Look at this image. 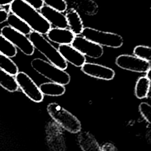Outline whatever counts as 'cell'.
<instances>
[{
  "label": "cell",
  "instance_id": "6da1fadb",
  "mask_svg": "<svg viewBox=\"0 0 151 151\" xmlns=\"http://www.w3.org/2000/svg\"><path fill=\"white\" fill-rule=\"evenodd\" d=\"M9 9L11 13L24 21L34 31L43 35L51 28V25L37 9L23 0H14Z\"/></svg>",
  "mask_w": 151,
  "mask_h": 151
},
{
  "label": "cell",
  "instance_id": "7a4b0ae2",
  "mask_svg": "<svg viewBox=\"0 0 151 151\" xmlns=\"http://www.w3.org/2000/svg\"><path fill=\"white\" fill-rule=\"evenodd\" d=\"M28 38L34 48L44 55L48 62L62 70L67 68L68 64L61 55L58 49L42 34L32 31L28 35Z\"/></svg>",
  "mask_w": 151,
  "mask_h": 151
},
{
  "label": "cell",
  "instance_id": "3957f363",
  "mask_svg": "<svg viewBox=\"0 0 151 151\" xmlns=\"http://www.w3.org/2000/svg\"><path fill=\"white\" fill-rule=\"evenodd\" d=\"M47 109L50 117L60 127L71 133L80 132L81 124L80 120L59 104L51 103L48 104Z\"/></svg>",
  "mask_w": 151,
  "mask_h": 151
},
{
  "label": "cell",
  "instance_id": "277c9868",
  "mask_svg": "<svg viewBox=\"0 0 151 151\" xmlns=\"http://www.w3.org/2000/svg\"><path fill=\"white\" fill-rule=\"evenodd\" d=\"M31 65L35 71L51 82L65 86L71 80L70 76L64 70H62L43 59L40 58L33 59L31 61Z\"/></svg>",
  "mask_w": 151,
  "mask_h": 151
},
{
  "label": "cell",
  "instance_id": "5b68a950",
  "mask_svg": "<svg viewBox=\"0 0 151 151\" xmlns=\"http://www.w3.org/2000/svg\"><path fill=\"white\" fill-rule=\"evenodd\" d=\"M81 34L83 37L101 46L118 48L123 44V37L113 32H106L90 27H84Z\"/></svg>",
  "mask_w": 151,
  "mask_h": 151
},
{
  "label": "cell",
  "instance_id": "8992f818",
  "mask_svg": "<svg viewBox=\"0 0 151 151\" xmlns=\"http://www.w3.org/2000/svg\"><path fill=\"white\" fill-rule=\"evenodd\" d=\"M1 34L26 55H32L35 48L28 37L8 25L3 27Z\"/></svg>",
  "mask_w": 151,
  "mask_h": 151
},
{
  "label": "cell",
  "instance_id": "52a82bcc",
  "mask_svg": "<svg viewBox=\"0 0 151 151\" xmlns=\"http://www.w3.org/2000/svg\"><path fill=\"white\" fill-rule=\"evenodd\" d=\"M15 78L18 87L31 100L35 103H40L43 100L44 95L40 87L27 74L18 71Z\"/></svg>",
  "mask_w": 151,
  "mask_h": 151
},
{
  "label": "cell",
  "instance_id": "ba28073f",
  "mask_svg": "<svg viewBox=\"0 0 151 151\" xmlns=\"http://www.w3.org/2000/svg\"><path fill=\"white\" fill-rule=\"evenodd\" d=\"M115 63L122 69L135 73H146L150 70V62L133 55H120L116 58Z\"/></svg>",
  "mask_w": 151,
  "mask_h": 151
},
{
  "label": "cell",
  "instance_id": "9c48e42d",
  "mask_svg": "<svg viewBox=\"0 0 151 151\" xmlns=\"http://www.w3.org/2000/svg\"><path fill=\"white\" fill-rule=\"evenodd\" d=\"M71 45L84 56L91 58H100L104 54L102 46L83 37L75 35Z\"/></svg>",
  "mask_w": 151,
  "mask_h": 151
},
{
  "label": "cell",
  "instance_id": "30bf717a",
  "mask_svg": "<svg viewBox=\"0 0 151 151\" xmlns=\"http://www.w3.org/2000/svg\"><path fill=\"white\" fill-rule=\"evenodd\" d=\"M81 70L86 75L103 80H113L115 76L114 71L108 67L93 63H85Z\"/></svg>",
  "mask_w": 151,
  "mask_h": 151
},
{
  "label": "cell",
  "instance_id": "8fae6325",
  "mask_svg": "<svg viewBox=\"0 0 151 151\" xmlns=\"http://www.w3.org/2000/svg\"><path fill=\"white\" fill-rule=\"evenodd\" d=\"M47 125V142L51 151H64L65 141L60 127L52 122Z\"/></svg>",
  "mask_w": 151,
  "mask_h": 151
},
{
  "label": "cell",
  "instance_id": "7c38bea8",
  "mask_svg": "<svg viewBox=\"0 0 151 151\" xmlns=\"http://www.w3.org/2000/svg\"><path fill=\"white\" fill-rule=\"evenodd\" d=\"M58 50L67 63L81 67L86 61V57L70 44L59 45Z\"/></svg>",
  "mask_w": 151,
  "mask_h": 151
},
{
  "label": "cell",
  "instance_id": "4fadbf2b",
  "mask_svg": "<svg viewBox=\"0 0 151 151\" xmlns=\"http://www.w3.org/2000/svg\"><path fill=\"white\" fill-rule=\"evenodd\" d=\"M39 10L41 14L51 25L60 28H67L68 27L65 16L63 12L47 5H43Z\"/></svg>",
  "mask_w": 151,
  "mask_h": 151
},
{
  "label": "cell",
  "instance_id": "5bb4252c",
  "mask_svg": "<svg viewBox=\"0 0 151 151\" xmlns=\"http://www.w3.org/2000/svg\"><path fill=\"white\" fill-rule=\"evenodd\" d=\"M47 38L51 42L63 44H71L75 35L67 28H51L46 34Z\"/></svg>",
  "mask_w": 151,
  "mask_h": 151
},
{
  "label": "cell",
  "instance_id": "9a60e30c",
  "mask_svg": "<svg viewBox=\"0 0 151 151\" xmlns=\"http://www.w3.org/2000/svg\"><path fill=\"white\" fill-rule=\"evenodd\" d=\"M65 16L67 21L69 29L75 35L81 34L84 28L83 22L78 11L73 8L67 9Z\"/></svg>",
  "mask_w": 151,
  "mask_h": 151
},
{
  "label": "cell",
  "instance_id": "2e32d148",
  "mask_svg": "<svg viewBox=\"0 0 151 151\" xmlns=\"http://www.w3.org/2000/svg\"><path fill=\"white\" fill-rule=\"evenodd\" d=\"M77 141L82 151H102L95 137L88 132H79Z\"/></svg>",
  "mask_w": 151,
  "mask_h": 151
},
{
  "label": "cell",
  "instance_id": "e0dca14e",
  "mask_svg": "<svg viewBox=\"0 0 151 151\" xmlns=\"http://www.w3.org/2000/svg\"><path fill=\"white\" fill-rule=\"evenodd\" d=\"M67 4L87 15H94L99 11V6L94 0H65Z\"/></svg>",
  "mask_w": 151,
  "mask_h": 151
},
{
  "label": "cell",
  "instance_id": "ac0fdd59",
  "mask_svg": "<svg viewBox=\"0 0 151 151\" xmlns=\"http://www.w3.org/2000/svg\"><path fill=\"white\" fill-rule=\"evenodd\" d=\"M6 21L9 27L25 35H29L32 31L24 21L12 13L9 14Z\"/></svg>",
  "mask_w": 151,
  "mask_h": 151
},
{
  "label": "cell",
  "instance_id": "d6986e66",
  "mask_svg": "<svg viewBox=\"0 0 151 151\" xmlns=\"http://www.w3.org/2000/svg\"><path fill=\"white\" fill-rule=\"evenodd\" d=\"M39 87L42 94L48 96H60L65 92L64 86L51 81L41 84Z\"/></svg>",
  "mask_w": 151,
  "mask_h": 151
},
{
  "label": "cell",
  "instance_id": "ffe728a7",
  "mask_svg": "<svg viewBox=\"0 0 151 151\" xmlns=\"http://www.w3.org/2000/svg\"><path fill=\"white\" fill-rule=\"evenodd\" d=\"M150 79L145 76L138 78L134 87V94L139 99L146 98L150 91Z\"/></svg>",
  "mask_w": 151,
  "mask_h": 151
},
{
  "label": "cell",
  "instance_id": "44dd1931",
  "mask_svg": "<svg viewBox=\"0 0 151 151\" xmlns=\"http://www.w3.org/2000/svg\"><path fill=\"white\" fill-rule=\"evenodd\" d=\"M0 86L6 90L13 93L19 87L14 76L0 69Z\"/></svg>",
  "mask_w": 151,
  "mask_h": 151
},
{
  "label": "cell",
  "instance_id": "7402d4cb",
  "mask_svg": "<svg viewBox=\"0 0 151 151\" xmlns=\"http://www.w3.org/2000/svg\"><path fill=\"white\" fill-rule=\"evenodd\" d=\"M0 69L5 72L15 76L18 72V67L11 58L0 52Z\"/></svg>",
  "mask_w": 151,
  "mask_h": 151
},
{
  "label": "cell",
  "instance_id": "603a6c76",
  "mask_svg": "<svg viewBox=\"0 0 151 151\" xmlns=\"http://www.w3.org/2000/svg\"><path fill=\"white\" fill-rule=\"evenodd\" d=\"M0 52L9 58L17 54V48L0 33Z\"/></svg>",
  "mask_w": 151,
  "mask_h": 151
},
{
  "label": "cell",
  "instance_id": "cb8c5ba5",
  "mask_svg": "<svg viewBox=\"0 0 151 151\" xmlns=\"http://www.w3.org/2000/svg\"><path fill=\"white\" fill-rule=\"evenodd\" d=\"M134 55L149 62L151 60V48L146 45L136 46L133 52Z\"/></svg>",
  "mask_w": 151,
  "mask_h": 151
},
{
  "label": "cell",
  "instance_id": "d4e9b609",
  "mask_svg": "<svg viewBox=\"0 0 151 151\" xmlns=\"http://www.w3.org/2000/svg\"><path fill=\"white\" fill-rule=\"evenodd\" d=\"M44 4L61 12L67 9V3L65 0H42Z\"/></svg>",
  "mask_w": 151,
  "mask_h": 151
},
{
  "label": "cell",
  "instance_id": "484cf974",
  "mask_svg": "<svg viewBox=\"0 0 151 151\" xmlns=\"http://www.w3.org/2000/svg\"><path fill=\"white\" fill-rule=\"evenodd\" d=\"M139 112L143 119L149 123H150L151 117V106L146 102L141 103L139 106Z\"/></svg>",
  "mask_w": 151,
  "mask_h": 151
},
{
  "label": "cell",
  "instance_id": "4316f807",
  "mask_svg": "<svg viewBox=\"0 0 151 151\" xmlns=\"http://www.w3.org/2000/svg\"><path fill=\"white\" fill-rule=\"evenodd\" d=\"M23 1L37 10L40 9L43 5H44L42 0H23Z\"/></svg>",
  "mask_w": 151,
  "mask_h": 151
},
{
  "label": "cell",
  "instance_id": "83f0119b",
  "mask_svg": "<svg viewBox=\"0 0 151 151\" xmlns=\"http://www.w3.org/2000/svg\"><path fill=\"white\" fill-rule=\"evenodd\" d=\"M102 151H119L117 147L111 143H105L101 146Z\"/></svg>",
  "mask_w": 151,
  "mask_h": 151
},
{
  "label": "cell",
  "instance_id": "f1b7e54d",
  "mask_svg": "<svg viewBox=\"0 0 151 151\" xmlns=\"http://www.w3.org/2000/svg\"><path fill=\"white\" fill-rule=\"evenodd\" d=\"M9 15L8 12L5 9H0V24L5 22Z\"/></svg>",
  "mask_w": 151,
  "mask_h": 151
},
{
  "label": "cell",
  "instance_id": "f546056e",
  "mask_svg": "<svg viewBox=\"0 0 151 151\" xmlns=\"http://www.w3.org/2000/svg\"><path fill=\"white\" fill-rule=\"evenodd\" d=\"M14 0H0V6L9 5Z\"/></svg>",
  "mask_w": 151,
  "mask_h": 151
},
{
  "label": "cell",
  "instance_id": "4dcf8cb0",
  "mask_svg": "<svg viewBox=\"0 0 151 151\" xmlns=\"http://www.w3.org/2000/svg\"><path fill=\"white\" fill-rule=\"evenodd\" d=\"M0 9H1V7H0Z\"/></svg>",
  "mask_w": 151,
  "mask_h": 151
}]
</instances>
